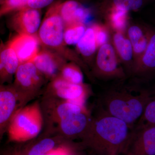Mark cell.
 Wrapping results in <instances>:
<instances>
[{"instance_id": "15", "label": "cell", "mask_w": 155, "mask_h": 155, "mask_svg": "<svg viewBox=\"0 0 155 155\" xmlns=\"http://www.w3.org/2000/svg\"><path fill=\"white\" fill-rule=\"evenodd\" d=\"M8 43L16 53L20 64L32 61L41 47L37 35L17 34Z\"/></svg>"}, {"instance_id": "30", "label": "cell", "mask_w": 155, "mask_h": 155, "mask_svg": "<svg viewBox=\"0 0 155 155\" xmlns=\"http://www.w3.org/2000/svg\"><path fill=\"white\" fill-rule=\"evenodd\" d=\"M1 155H20L19 153V146L10 147L5 149L2 152L0 153Z\"/></svg>"}, {"instance_id": "8", "label": "cell", "mask_w": 155, "mask_h": 155, "mask_svg": "<svg viewBox=\"0 0 155 155\" xmlns=\"http://www.w3.org/2000/svg\"><path fill=\"white\" fill-rule=\"evenodd\" d=\"M114 46L107 43L99 48L94 74L103 79L124 78L125 72L119 66V60Z\"/></svg>"}, {"instance_id": "16", "label": "cell", "mask_w": 155, "mask_h": 155, "mask_svg": "<svg viewBox=\"0 0 155 155\" xmlns=\"http://www.w3.org/2000/svg\"><path fill=\"white\" fill-rule=\"evenodd\" d=\"M20 65L16 53L8 42H0V84H12Z\"/></svg>"}, {"instance_id": "9", "label": "cell", "mask_w": 155, "mask_h": 155, "mask_svg": "<svg viewBox=\"0 0 155 155\" xmlns=\"http://www.w3.org/2000/svg\"><path fill=\"white\" fill-rule=\"evenodd\" d=\"M125 153L127 155H155V125H135Z\"/></svg>"}, {"instance_id": "26", "label": "cell", "mask_w": 155, "mask_h": 155, "mask_svg": "<svg viewBox=\"0 0 155 155\" xmlns=\"http://www.w3.org/2000/svg\"><path fill=\"white\" fill-rule=\"evenodd\" d=\"M155 125V95L147 104L143 114L136 125Z\"/></svg>"}, {"instance_id": "2", "label": "cell", "mask_w": 155, "mask_h": 155, "mask_svg": "<svg viewBox=\"0 0 155 155\" xmlns=\"http://www.w3.org/2000/svg\"><path fill=\"white\" fill-rule=\"evenodd\" d=\"M155 91L142 87L112 88L101 95L100 110L122 120L132 128L143 114Z\"/></svg>"}, {"instance_id": "7", "label": "cell", "mask_w": 155, "mask_h": 155, "mask_svg": "<svg viewBox=\"0 0 155 155\" xmlns=\"http://www.w3.org/2000/svg\"><path fill=\"white\" fill-rule=\"evenodd\" d=\"M50 81L43 96L53 97L85 106L90 94V89L86 84L70 83L59 75Z\"/></svg>"}, {"instance_id": "24", "label": "cell", "mask_w": 155, "mask_h": 155, "mask_svg": "<svg viewBox=\"0 0 155 155\" xmlns=\"http://www.w3.org/2000/svg\"><path fill=\"white\" fill-rule=\"evenodd\" d=\"M128 12L114 7H111L108 14V19L110 26L116 32H122L127 25Z\"/></svg>"}, {"instance_id": "12", "label": "cell", "mask_w": 155, "mask_h": 155, "mask_svg": "<svg viewBox=\"0 0 155 155\" xmlns=\"http://www.w3.org/2000/svg\"><path fill=\"white\" fill-rule=\"evenodd\" d=\"M19 108V99L12 83L0 84V141Z\"/></svg>"}, {"instance_id": "23", "label": "cell", "mask_w": 155, "mask_h": 155, "mask_svg": "<svg viewBox=\"0 0 155 155\" xmlns=\"http://www.w3.org/2000/svg\"><path fill=\"white\" fill-rule=\"evenodd\" d=\"M81 69L75 63H67L62 67L59 75L70 83L82 84H84V76Z\"/></svg>"}, {"instance_id": "25", "label": "cell", "mask_w": 155, "mask_h": 155, "mask_svg": "<svg viewBox=\"0 0 155 155\" xmlns=\"http://www.w3.org/2000/svg\"><path fill=\"white\" fill-rule=\"evenodd\" d=\"M28 0H3L0 5V18L25 7Z\"/></svg>"}, {"instance_id": "28", "label": "cell", "mask_w": 155, "mask_h": 155, "mask_svg": "<svg viewBox=\"0 0 155 155\" xmlns=\"http://www.w3.org/2000/svg\"><path fill=\"white\" fill-rule=\"evenodd\" d=\"M91 26L94 32L97 48L108 43L109 33L106 27L99 24H94Z\"/></svg>"}, {"instance_id": "14", "label": "cell", "mask_w": 155, "mask_h": 155, "mask_svg": "<svg viewBox=\"0 0 155 155\" xmlns=\"http://www.w3.org/2000/svg\"><path fill=\"white\" fill-rule=\"evenodd\" d=\"M132 72L140 82L148 83L155 79V31L144 53L132 65Z\"/></svg>"}, {"instance_id": "20", "label": "cell", "mask_w": 155, "mask_h": 155, "mask_svg": "<svg viewBox=\"0 0 155 155\" xmlns=\"http://www.w3.org/2000/svg\"><path fill=\"white\" fill-rule=\"evenodd\" d=\"M76 45L78 53L87 60L94 54L97 47L91 26L86 28L83 36Z\"/></svg>"}, {"instance_id": "21", "label": "cell", "mask_w": 155, "mask_h": 155, "mask_svg": "<svg viewBox=\"0 0 155 155\" xmlns=\"http://www.w3.org/2000/svg\"><path fill=\"white\" fill-rule=\"evenodd\" d=\"M114 47L117 54L124 62H129L134 57L132 45L122 32H116L113 36Z\"/></svg>"}, {"instance_id": "27", "label": "cell", "mask_w": 155, "mask_h": 155, "mask_svg": "<svg viewBox=\"0 0 155 155\" xmlns=\"http://www.w3.org/2000/svg\"><path fill=\"white\" fill-rule=\"evenodd\" d=\"M144 0H112V6L127 12L139 10L143 6Z\"/></svg>"}, {"instance_id": "1", "label": "cell", "mask_w": 155, "mask_h": 155, "mask_svg": "<svg viewBox=\"0 0 155 155\" xmlns=\"http://www.w3.org/2000/svg\"><path fill=\"white\" fill-rule=\"evenodd\" d=\"M133 128L122 120L100 111L92 118L81 145L97 155H117L125 152Z\"/></svg>"}, {"instance_id": "11", "label": "cell", "mask_w": 155, "mask_h": 155, "mask_svg": "<svg viewBox=\"0 0 155 155\" xmlns=\"http://www.w3.org/2000/svg\"><path fill=\"white\" fill-rule=\"evenodd\" d=\"M11 28L19 34L37 35L41 24V11L24 7L12 13Z\"/></svg>"}, {"instance_id": "3", "label": "cell", "mask_w": 155, "mask_h": 155, "mask_svg": "<svg viewBox=\"0 0 155 155\" xmlns=\"http://www.w3.org/2000/svg\"><path fill=\"white\" fill-rule=\"evenodd\" d=\"M61 2V1H57L53 3L46 12L37 33L41 46L58 53L67 61L77 64L91 78L86 63L64 42L65 25L59 11Z\"/></svg>"}, {"instance_id": "6", "label": "cell", "mask_w": 155, "mask_h": 155, "mask_svg": "<svg viewBox=\"0 0 155 155\" xmlns=\"http://www.w3.org/2000/svg\"><path fill=\"white\" fill-rule=\"evenodd\" d=\"M40 104L47 132H54L58 123L65 117L87 111L85 106L53 97L43 96Z\"/></svg>"}, {"instance_id": "31", "label": "cell", "mask_w": 155, "mask_h": 155, "mask_svg": "<svg viewBox=\"0 0 155 155\" xmlns=\"http://www.w3.org/2000/svg\"><path fill=\"white\" fill-rule=\"evenodd\" d=\"M3 0H0V5L2 4V2Z\"/></svg>"}, {"instance_id": "10", "label": "cell", "mask_w": 155, "mask_h": 155, "mask_svg": "<svg viewBox=\"0 0 155 155\" xmlns=\"http://www.w3.org/2000/svg\"><path fill=\"white\" fill-rule=\"evenodd\" d=\"M91 119L88 111L72 114L62 119L54 129V133L68 141L77 138L81 139Z\"/></svg>"}, {"instance_id": "29", "label": "cell", "mask_w": 155, "mask_h": 155, "mask_svg": "<svg viewBox=\"0 0 155 155\" xmlns=\"http://www.w3.org/2000/svg\"><path fill=\"white\" fill-rule=\"evenodd\" d=\"M54 0H28L25 7L31 8L41 9L50 6L54 3Z\"/></svg>"}, {"instance_id": "19", "label": "cell", "mask_w": 155, "mask_h": 155, "mask_svg": "<svg viewBox=\"0 0 155 155\" xmlns=\"http://www.w3.org/2000/svg\"><path fill=\"white\" fill-rule=\"evenodd\" d=\"M59 11L65 25L76 22L84 23L89 16L88 10L75 0L61 2Z\"/></svg>"}, {"instance_id": "32", "label": "cell", "mask_w": 155, "mask_h": 155, "mask_svg": "<svg viewBox=\"0 0 155 155\" xmlns=\"http://www.w3.org/2000/svg\"></svg>"}, {"instance_id": "22", "label": "cell", "mask_w": 155, "mask_h": 155, "mask_svg": "<svg viewBox=\"0 0 155 155\" xmlns=\"http://www.w3.org/2000/svg\"><path fill=\"white\" fill-rule=\"evenodd\" d=\"M86 28L84 23L81 22L65 25L64 38L65 44L67 45H76L83 36Z\"/></svg>"}, {"instance_id": "4", "label": "cell", "mask_w": 155, "mask_h": 155, "mask_svg": "<svg viewBox=\"0 0 155 155\" xmlns=\"http://www.w3.org/2000/svg\"><path fill=\"white\" fill-rule=\"evenodd\" d=\"M44 119L39 101L19 108L12 117L7 132L10 141L22 143L36 138L41 132Z\"/></svg>"}, {"instance_id": "18", "label": "cell", "mask_w": 155, "mask_h": 155, "mask_svg": "<svg viewBox=\"0 0 155 155\" xmlns=\"http://www.w3.org/2000/svg\"><path fill=\"white\" fill-rule=\"evenodd\" d=\"M155 31L145 25H133L128 28L127 38L133 48L135 58L134 63L138 61L144 53Z\"/></svg>"}, {"instance_id": "17", "label": "cell", "mask_w": 155, "mask_h": 155, "mask_svg": "<svg viewBox=\"0 0 155 155\" xmlns=\"http://www.w3.org/2000/svg\"><path fill=\"white\" fill-rule=\"evenodd\" d=\"M38 139L24 147L19 146L20 155H47L48 153L65 140L54 133L45 132Z\"/></svg>"}, {"instance_id": "13", "label": "cell", "mask_w": 155, "mask_h": 155, "mask_svg": "<svg viewBox=\"0 0 155 155\" xmlns=\"http://www.w3.org/2000/svg\"><path fill=\"white\" fill-rule=\"evenodd\" d=\"M31 62L49 81L58 76L62 67L67 63V60L58 53L41 46L37 54Z\"/></svg>"}, {"instance_id": "5", "label": "cell", "mask_w": 155, "mask_h": 155, "mask_svg": "<svg viewBox=\"0 0 155 155\" xmlns=\"http://www.w3.org/2000/svg\"><path fill=\"white\" fill-rule=\"evenodd\" d=\"M46 80L32 62L19 65L12 83L18 95L19 108L27 105L39 94Z\"/></svg>"}]
</instances>
